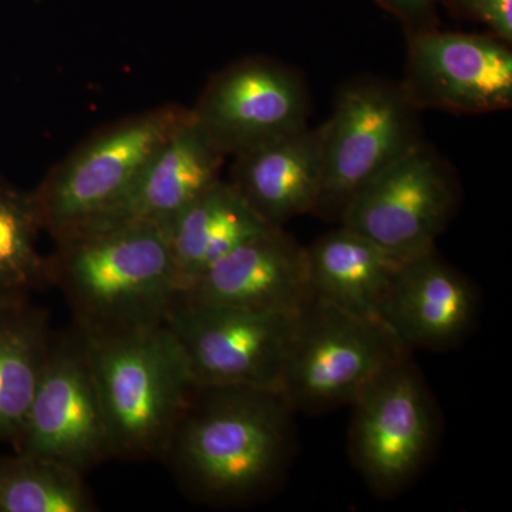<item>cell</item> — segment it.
Returning <instances> with one entry per match:
<instances>
[{
  "label": "cell",
  "mask_w": 512,
  "mask_h": 512,
  "mask_svg": "<svg viewBox=\"0 0 512 512\" xmlns=\"http://www.w3.org/2000/svg\"><path fill=\"white\" fill-rule=\"evenodd\" d=\"M16 451L86 473L114 456L109 427L79 332L53 339Z\"/></svg>",
  "instance_id": "obj_11"
},
{
  "label": "cell",
  "mask_w": 512,
  "mask_h": 512,
  "mask_svg": "<svg viewBox=\"0 0 512 512\" xmlns=\"http://www.w3.org/2000/svg\"><path fill=\"white\" fill-rule=\"evenodd\" d=\"M42 231L32 192L0 177V308L29 303L49 285L47 258L39 251Z\"/></svg>",
  "instance_id": "obj_20"
},
{
  "label": "cell",
  "mask_w": 512,
  "mask_h": 512,
  "mask_svg": "<svg viewBox=\"0 0 512 512\" xmlns=\"http://www.w3.org/2000/svg\"><path fill=\"white\" fill-rule=\"evenodd\" d=\"M384 9L402 19L410 30L431 28L434 0H379Z\"/></svg>",
  "instance_id": "obj_23"
},
{
  "label": "cell",
  "mask_w": 512,
  "mask_h": 512,
  "mask_svg": "<svg viewBox=\"0 0 512 512\" xmlns=\"http://www.w3.org/2000/svg\"><path fill=\"white\" fill-rule=\"evenodd\" d=\"M306 261L313 298L372 319L402 262L342 224L306 247Z\"/></svg>",
  "instance_id": "obj_18"
},
{
  "label": "cell",
  "mask_w": 512,
  "mask_h": 512,
  "mask_svg": "<svg viewBox=\"0 0 512 512\" xmlns=\"http://www.w3.org/2000/svg\"><path fill=\"white\" fill-rule=\"evenodd\" d=\"M350 406V456L360 476L379 497L403 493L439 440L436 403L412 356L384 369Z\"/></svg>",
  "instance_id": "obj_7"
},
{
  "label": "cell",
  "mask_w": 512,
  "mask_h": 512,
  "mask_svg": "<svg viewBox=\"0 0 512 512\" xmlns=\"http://www.w3.org/2000/svg\"><path fill=\"white\" fill-rule=\"evenodd\" d=\"M477 311V292L470 279L440 258L434 248L400 262L377 319L409 352H441L470 335Z\"/></svg>",
  "instance_id": "obj_13"
},
{
  "label": "cell",
  "mask_w": 512,
  "mask_h": 512,
  "mask_svg": "<svg viewBox=\"0 0 512 512\" xmlns=\"http://www.w3.org/2000/svg\"><path fill=\"white\" fill-rule=\"evenodd\" d=\"M271 228L279 227L262 220L228 180H218L167 228L180 295L222 256Z\"/></svg>",
  "instance_id": "obj_17"
},
{
  "label": "cell",
  "mask_w": 512,
  "mask_h": 512,
  "mask_svg": "<svg viewBox=\"0 0 512 512\" xmlns=\"http://www.w3.org/2000/svg\"><path fill=\"white\" fill-rule=\"evenodd\" d=\"M296 316L177 298L164 325L183 350L197 386L279 390Z\"/></svg>",
  "instance_id": "obj_9"
},
{
  "label": "cell",
  "mask_w": 512,
  "mask_h": 512,
  "mask_svg": "<svg viewBox=\"0 0 512 512\" xmlns=\"http://www.w3.org/2000/svg\"><path fill=\"white\" fill-rule=\"evenodd\" d=\"M419 113L400 83L359 77L345 84L323 123L322 187L312 214L339 224L353 198L421 141Z\"/></svg>",
  "instance_id": "obj_6"
},
{
  "label": "cell",
  "mask_w": 512,
  "mask_h": 512,
  "mask_svg": "<svg viewBox=\"0 0 512 512\" xmlns=\"http://www.w3.org/2000/svg\"><path fill=\"white\" fill-rule=\"evenodd\" d=\"M295 414L279 390L197 386L160 458L201 503H254L288 471Z\"/></svg>",
  "instance_id": "obj_1"
},
{
  "label": "cell",
  "mask_w": 512,
  "mask_h": 512,
  "mask_svg": "<svg viewBox=\"0 0 512 512\" xmlns=\"http://www.w3.org/2000/svg\"><path fill=\"white\" fill-rule=\"evenodd\" d=\"M52 340L43 309L0 308V441L15 443L25 426Z\"/></svg>",
  "instance_id": "obj_19"
},
{
  "label": "cell",
  "mask_w": 512,
  "mask_h": 512,
  "mask_svg": "<svg viewBox=\"0 0 512 512\" xmlns=\"http://www.w3.org/2000/svg\"><path fill=\"white\" fill-rule=\"evenodd\" d=\"M404 93L417 109L485 114L511 109V43L491 35L410 30Z\"/></svg>",
  "instance_id": "obj_12"
},
{
  "label": "cell",
  "mask_w": 512,
  "mask_h": 512,
  "mask_svg": "<svg viewBox=\"0 0 512 512\" xmlns=\"http://www.w3.org/2000/svg\"><path fill=\"white\" fill-rule=\"evenodd\" d=\"M79 335L114 456L160 458L197 387L173 333L163 322L106 335Z\"/></svg>",
  "instance_id": "obj_3"
},
{
  "label": "cell",
  "mask_w": 512,
  "mask_h": 512,
  "mask_svg": "<svg viewBox=\"0 0 512 512\" xmlns=\"http://www.w3.org/2000/svg\"><path fill=\"white\" fill-rule=\"evenodd\" d=\"M225 160L227 156L188 109L187 116L150 158L126 197L83 231L121 224L168 228L185 208L221 180Z\"/></svg>",
  "instance_id": "obj_15"
},
{
  "label": "cell",
  "mask_w": 512,
  "mask_h": 512,
  "mask_svg": "<svg viewBox=\"0 0 512 512\" xmlns=\"http://www.w3.org/2000/svg\"><path fill=\"white\" fill-rule=\"evenodd\" d=\"M323 124L234 157L229 183L272 227L312 214L322 187Z\"/></svg>",
  "instance_id": "obj_16"
},
{
  "label": "cell",
  "mask_w": 512,
  "mask_h": 512,
  "mask_svg": "<svg viewBox=\"0 0 512 512\" xmlns=\"http://www.w3.org/2000/svg\"><path fill=\"white\" fill-rule=\"evenodd\" d=\"M460 204L450 164L421 140L373 178L339 224L372 239L397 261L436 248Z\"/></svg>",
  "instance_id": "obj_8"
},
{
  "label": "cell",
  "mask_w": 512,
  "mask_h": 512,
  "mask_svg": "<svg viewBox=\"0 0 512 512\" xmlns=\"http://www.w3.org/2000/svg\"><path fill=\"white\" fill-rule=\"evenodd\" d=\"M407 355L380 320L313 298L296 316L279 392L296 413L350 406L367 384Z\"/></svg>",
  "instance_id": "obj_5"
},
{
  "label": "cell",
  "mask_w": 512,
  "mask_h": 512,
  "mask_svg": "<svg viewBox=\"0 0 512 512\" xmlns=\"http://www.w3.org/2000/svg\"><path fill=\"white\" fill-rule=\"evenodd\" d=\"M178 298L201 305L299 313L312 301L306 247L271 228L222 256Z\"/></svg>",
  "instance_id": "obj_14"
},
{
  "label": "cell",
  "mask_w": 512,
  "mask_h": 512,
  "mask_svg": "<svg viewBox=\"0 0 512 512\" xmlns=\"http://www.w3.org/2000/svg\"><path fill=\"white\" fill-rule=\"evenodd\" d=\"M83 474L33 454L0 457V512H93Z\"/></svg>",
  "instance_id": "obj_21"
},
{
  "label": "cell",
  "mask_w": 512,
  "mask_h": 512,
  "mask_svg": "<svg viewBox=\"0 0 512 512\" xmlns=\"http://www.w3.org/2000/svg\"><path fill=\"white\" fill-rule=\"evenodd\" d=\"M187 113L177 104L143 111L74 148L32 192L47 234L57 241L113 210Z\"/></svg>",
  "instance_id": "obj_4"
},
{
  "label": "cell",
  "mask_w": 512,
  "mask_h": 512,
  "mask_svg": "<svg viewBox=\"0 0 512 512\" xmlns=\"http://www.w3.org/2000/svg\"><path fill=\"white\" fill-rule=\"evenodd\" d=\"M464 18L483 23L493 35L512 42V0H446Z\"/></svg>",
  "instance_id": "obj_22"
},
{
  "label": "cell",
  "mask_w": 512,
  "mask_h": 512,
  "mask_svg": "<svg viewBox=\"0 0 512 512\" xmlns=\"http://www.w3.org/2000/svg\"><path fill=\"white\" fill-rule=\"evenodd\" d=\"M227 157L308 127L311 100L302 77L268 57H247L215 74L191 109Z\"/></svg>",
  "instance_id": "obj_10"
},
{
  "label": "cell",
  "mask_w": 512,
  "mask_h": 512,
  "mask_svg": "<svg viewBox=\"0 0 512 512\" xmlns=\"http://www.w3.org/2000/svg\"><path fill=\"white\" fill-rule=\"evenodd\" d=\"M55 242L49 284L66 296L83 335L163 323L180 295L167 227L113 225Z\"/></svg>",
  "instance_id": "obj_2"
}]
</instances>
